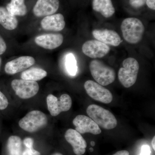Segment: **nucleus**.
<instances>
[{
	"instance_id": "9b49d317",
	"label": "nucleus",
	"mask_w": 155,
	"mask_h": 155,
	"mask_svg": "<svg viewBox=\"0 0 155 155\" xmlns=\"http://www.w3.org/2000/svg\"><path fill=\"white\" fill-rule=\"evenodd\" d=\"M72 122L75 130L81 134L90 133L97 135L101 133L99 126L91 118L85 115H78Z\"/></svg>"
},
{
	"instance_id": "0eeeda50",
	"label": "nucleus",
	"mask_w": 155,
	"mask_h": 155,
	"mask_svg": "<svg viewBox=\"0 0 155 155\" xmlns=\"http://www.w3.org/2000/svg\"><path fill=\"white\" fill-rule=\"evenodd\" d=\"M48 110L53 116H57L62 112L69 111L72 105V100L69 95L64 94L58 99L52 94L47 97Z\"/></svg>"
},
{
	"instance_id": "f3484780",
	"label": "nucleus",
	"mask_w": 155,
	"mask_h": 155,
	"mask_svg": "<svg viewBox=\"0 0 155 155\" xmlns=\"http://www.w3.org/2000/svg\"><path fill=\"white\" fill-rule=\"evenodd\" d=\"M92 8L105 18H110L115 13L111 0H93Z\"/></svg>"
},
{
	"instance_id": "4be33fe9",
	"label": "nucleus",
	"mask_w": 155,
	"mask_h": 155,
	"mask_svg": "<svg viewBox=\"0 0 155 155\" xmlns=\"http://www.w3.org/2000/svg\"><path fill=\"white\" fill-rule=\"evenodd\" d=\"M65 64L68 73L71 76H75L78 71L77 61L72 53L68 54L66 56Z\"/></svg>"
},
{
	"instance_id": "4468645a",
	"label": "nucleus",
	"mask_w": 155,
	"mask_h": 155,
	"mask_svg": "<svg viewBox=\"0 0 155 155\" xmlns=\"http://www.w3.org/2000/svg\"><path fill=\"white\" fill-rule=\"evenodd\" d=\"M60 6L59 0H38L33 8L35 16L45 17L57 12Z\"/></svg>"
},
{
	"instance_id": "412c9836",
	"label": "nucleus",
	"mask_w": 155,
	"mask_h": 155,
	"mask_svg": "<svg viewBox=\"0 0 155 155\" xmlns=\"http://www.w3.org/2000/svg\"><path fill=\"white\" fill-rule=\"evenodd\" d=\"M7 151L8 155H22V140L17 135L10 136L7 143Z\"/></svg>"
},
{
	"instance_id": "f257e3e1",
	"label": "nucleus",
	"mask_w": 155,
	"mask_h": 155,
	"mask_svg": "<svg viewBox=\"0 0 155 155\" xmlns=\"http://www.w3.org/2000/svg\"><path fill=\"white\" fill-rule=\"evenodd\" d=\"M86 112L89 117L104 129L110 130L117 126V119L114 114L102 107L91 104L87 107Z\"/></svg>"
},
{
	"instance_id": "39448f33",
	"label": "nucleus",
	"mask_w": 155,
	"mask_h": 155,
	"mask_svg": "<svg viewBox=\"0 0 155 155\" xmlns=\"http://www.w3.org/2000/svg\"><path fill=\"white\" fill-rule=\"evenodd\" d=\"M139 70V64L136 59L131 58L125 59L118 72L120 83L126 88L133 86L137 79Z\"/></svg>"
},
{
	"instance_id": "f8f14e48",
	"label": "nucleus",
	"mask_w": 155,
	"mask_h": 155,
	"mask_svg": "<svg viewBox=\"0 0 155 155\" xmlns=\"http://www.w3.org/2000/svg\"><path fill=\"white\" fill-rule=\"evenodd\" d=\"M64 40V36L61 34H45L35 37L34 42L40 47L52 50L61 46Z\"/></svg>"
},
{
	"instance_id": "2f4dec72",
	"label": "nucleus",
	"mask_w": 155,
	"mask_h": 155,
	"mask_svg": "<svg viewBox=\"0 0 155 155\" xmlns=\"http://www.w3.org/2000/svg\"><path fill=\"white\" fill-rule=\"evenodd\" d=\"M52 155H64L63 154H62V153H54V154H53Z\"/></svg>"
},
{
	"instance_id": "ddd939ff",
	"label": "nucleus",
	"mask_w": 155,
	"mask_h": 155,
	"mask_svg": "<svg viewBox=\"0 0 155 155\" xmlns=\"http://www.w3.org/2000/svg\"><path fill=\"white\" fill-rule=\"evenodd\" d=\"M65 138L67 142L72 146L73 152L75 155H82L85 153L87 144L86 140L79 132L70 128L66 131Z\"/></svg>"
},
{
	"instance_id": "473e14b6",
	"label": "nucleus",
	"mask_w": 155,
	"mask_h": 155,
	"mask_svg": "<svg viewBox=\"0 0 155 155\" xmlns=\"http://www.w3.org/2000/svg\"><path fill=\"white\" fill-rule=\"evenodd\" d=\"M91 143V146H94L95 144V143L94 142V141H92Z\"/></svg>"
},
{
	"instance_id": "a878e982",
	"label": "nucleus",
	"mask_w": 155,
	"mask_h": 155,
	"mask_svg": "<svg viewBox=\"0 0 155 155\" xmlns=\"http://www.w3.org/2000/svg\"><path fill=\"white\" fill-rule=\"evenodd\" d=\"M7 49V44L2 37L0 35V55H2L5 52Z\"/></svg>"
},
{
	"instance_id": "6ab92c4d",
	"label": "nucleus",
	"mask_w": 155,
	"mask_h": 155,
	"mask_svg": "<svg viewBox=\"0 0 155 155\" xmlns=\"http://www.w3.org/2000/svg\"><path fill=\"white\" fill-rule=\"evenodd\" d=\"M46 71L38 67H33L23 71L21 74V79L24 80L38 81L47 76Z\"/></svg>"
},
{
	"instance_id": "7ed1b4c3",
	"label": "nucleus",
	"mask_w": 155,
	"mask_h": 155,
	"mask_svg": "<svg viewBox=\"0 0 155 155\" xmlns=\"http://www.w3.org/2000/svg\"><path fill=\"white\" fill-rule=\"evenodd\" d=\"M48 119L46 115L41 111H30L19 122V127L29 133H35L46 127Z\"/></svg>"
},
{
	"instance_id": "bb28decb",
	"label": "nucleus",
	"mask_w": 155,
	"mask_h": 155,
	"mask_svg": "<svg viewBox=\"0 0 155 155\" xmlns=\"http://www.w3.org/2000/svg\"><path fill=\"white\" fill-rule=\"evenodd\" d=\"M23 144L26 148H32L34 144L33 139L31 137H26L23 140Z\"/></svg>"
},
{
	"instance_id": "aec40b11",
	"label": "nucleus",
	"mask_w": 155,
	"mask_h": 155,
	"mask_svg": "<svg viewBox=\"0 0 155 155\" xmlns=\"http://www.w3.org/2000/svg\"><path fill=\"white\" fill-rule=\"evenodd\" d=\"M6 8L10 14L15 16L23 17L27 13L25 0H11Z\"/></svg>"
},
{
	"instance_id": "7c9ffc66",
	"label": "nucleus",
	"mask_w": 155,
	"mask_h": 155,
	"mask_svg": "<svg viewBox=\"0 0 155 155\" xmlns=\"http://www.w3.org/2000/svg\"><path fill=\"white\" fill-rule=\"evenodd\" d=\"M155 136L153 137L152 140V147L153 149L154 150H155Z\"/></svg>"
},
{
	"instance_id": "f704fd0d",
	"label": "nucleus",
	"mask_w": 155,
	"mask_h": 155,
	"mask_svg": "<svg viewBox=\"0 0 155 155\" xmlns=\"http://www.w3.org/2000/svg\"><path fill=\"white\" fill-rule=\"evenodd\" d=\"M90 150L91 152H93L94 151V149L93 148H90Z\"/></svg>"
},
{
	"instance_id": "1a4fd4ad",
	"label": "nucleus",
	"mask_w": 155,
	"mask_h": 155,
	"mask_svg": "<svg viewBox=\"0 0 155 155\" xmlns=\"http://www.w3.org/2000/svg\"><path fill=\"white\" fill-rule=\"evenodd\" d=\"M35 63V59L31 56H21L7 62L5 65V72L8 75H14L25 71Z\"/></svg>"
},
{
	"instance_id": "dca6fc26",
	"label": "nucleus",
	"mask_w": 155,
	"mask_h": 155,
	"mask_svg": "<svg viewBox=\"0 0 155 155\" xmlns=\"http://www.w3.org/2000/svg\"><path fill=\"white\" fill-rule=\"evenodd\" d=\"M40 24L43 30L60 31L65 28L66 22L63 14H57L44 17Z\"/></svg>"
},
{
	"instance_id": "5701e85b",
	"label": "nucleus",
	"mask_w": 155,
	"mask_h": 155,
	"mask_svg": "<svg viewBox=\"0 0 155 155\" xmlns=\"http://www.w3.org/2000/svg\"><path fill=\"white\" fill-rule=\"evenodd\" d=\"M8 105V100L6 96L0 91V110H5Z\"/></svg>"
},
{
	"instance_id": "a211bd4d",
	"label": "nucleus",
	"mask_w": 155,
	"mask_h": 155,
	"mask_svg": "<svg viewBox=\"0 0 155 155\" xmlns=\"http://www.w3.org/2000/svg\"><path fill=\"white\" fill-rule=\"evenodd\" d=\"M0 24L5 29L12 31L17 28L19 21L16 16L10 14L6 8L0 7Z\"/></svg>"
},
{
	"instance_id": "20e7f679",
	"label": "nucleus",
	"mask_w": 155,
	"mask_h": 155,
	"mask_svg": "<svg viewBox=\"0 0 155 155\" xmlns=\"http://www.w3.org/2000/svg\"><path fill=\"white\" fill-rule=\"evenodd\" d=\"M89 69L94 80L102 86L111 84L116 79V74L114 69L98 60L92 61Z\"/></svg>"
},
{
	"instance_id": "cd10ccee",
	"label": "nucleus",
	"mask_w": 155,
	"mask_h": 155,
	"mask_svg": "<svg viewBox=\"0 0 155 155\" xmlns=\"http://www.w3.org/2000/svg\"><path fill=\"white\" fill-rule=\"evenodd\" d=\"M151 151L148 145H144L142 147L140 155H150Z\"/></svg>"
},
{
	"instance_id": "f03ea898",
	"label": "nucleus",
	"mask_w": 155,
	"mask_h": 155,
	"mask_svg": "<svg viewBox=\"0 0 155 155\" xmlns=\"http://www.w3.org/2000/svg\"><path fill=\"white\" fill-rule=\"evenodd\" d=\"M121 28L124 39L131 44H136L140 41L145 31L142 22L134 17L124 19L121 24Z\"/></svg>"
},
{
	"instance_id": "c756f323",
	"label": "nucleus",
	"mask_w": 155,
	"mask_h": 155,
	"mask_svg": "<svg viewBox=\"0 0 155 155\" xmlns=\"http://www.w3.org/2000/svg\"><path fill=\"white\" fill-rule=\"evenodd\" d=\"M114 155H129V153L127 150H121L117 152Z\"/></svg>"
},
{
	"instance_id": "393cba45",
	"label": "nucleus",
	"mask_w": 155,
	"mask_h": 155,
	"mask_svg": "<svg viewBox=\"0 0 155 155\" xmlns=\"http://www.w3.org/2000/svg\"><path fill=\"white\" fill-rule=\"evenodd\" d=\"M22 155H41L38 151L32 148H26L22 151Z\"/></svg>"
},
{
	"instance_id": "423d86ee",
	"label": "nucleus",
	"mask_w": 155,
	"mask_h": 155,
	"mask_svg": "<svg viewBox=\"0 0 155 155\" xmlns=\"http://www.w3.org/2000/svg\"><path fill=\"white\" fill-rule=\"evenodd\" d=\"M11 86L15 94L22 99H28L37 94L39 86L37 81L14 79L11 81Z\"/></svg>"
},
{
	"instance_id": "2eb2a0df",
	"label": "nucleus",
	"mask_w": 155,
	"mask_h": 155,
	"mask_svg": "<svg viewBox=\"0 0 155 155\" xmlns=\"http://www.w3.org/2000/svg\"><path fill=\"white\" fill-rule=\"evenodd\" d=\"M92 33L96 39L107 45L117 47L122 42L119 35L114 30L96 29Z\"/></svg>"
},
{
	"instance_id": "c85d7f7f",
	"label": "nucleus",
	"mask_w": 155,
	"mask_h": 155,
	"mask_svg": "<svg viewBox=\"0 0 155 155\" xmlns=\"http://www.w3.org/2000/svg\"><path fill=\"white\" fill-rule=\"evenodd\" d=\"M146 4L149 8L155 11V0H147Z\"/></svg>"
},
{
	"instance_id": "b1692460",
	"label": "nucleus",
	"mask_w": 155,
	"mask_h": 155,
	"mask_svg": "<svg viewBox=\"0 0 155 155\" xmlns=\"http://www.w3.org/2000/svg\"><path fill=\"white\" fill-rule=\"evenodd\" d=\"M147 0H129L130 5L134 8H139L144 6Z\"/></svg>"
},
{
	"instance_id": "6e6552de",
	"label": "nucleus",
	"mask_w": 155,
	"mask_h": 155,
	"mask_svg": "<svg viewBox=\"0 0 155 155\" xmlns=\"http://www.w3.org/2000/svg\"><path fill=\"white\" fill-rule=\"evenodd\" d=\"M84 87L87 94L95 101L106 104H110L113 101L111 92L93 81H87L84 83Z\"/></svg>"
},
{
	"instance_id": "72a5a7b5",
	"label": "nucleus",
	"mask_w": 155,
	"mask_h": 155,
	"mask_svg": "<svg viewBox=\"0 0 155 155\" xmlns=\"http://www.w3.org/2000/svg\"><path fill=\"white\" fill-rule=\"evenodd\" d=\"M2 58L0 57V69H1V66H2Z\"/></svg>"
},
{
	"instance_id": "9d476101",
	"label": "nucleus",
	"mask_w": 155,
	"mask_h": 155,
	"mask_svg": "<svg viewBox=\"0 0 155 155\" xmlns=\"http://www.w3.org/2000/svg\"><path fill=\"white\" fill-rule=\"evenodd\" d=\"M82 52L91 58H100L107 54L110 51L108 45L96 40L87 41L82 46Z\"/></svg>"
}]
</instances>
